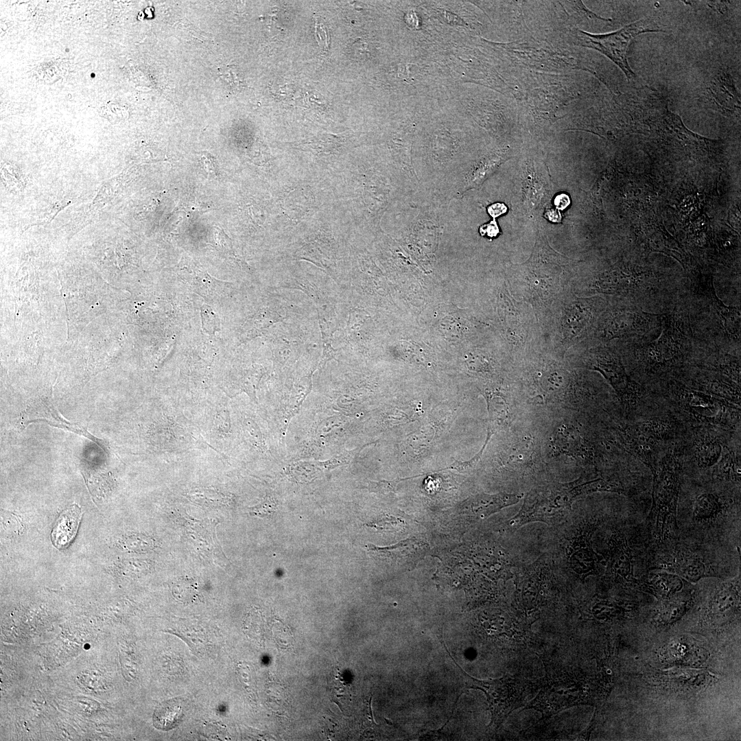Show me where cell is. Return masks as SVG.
Wrapping results in <instances>:
<instances>
[{"label": "cell", "instance_id": "obj_39", "mask_svg": "<svg viewBox=\"0 0 741 741\" xmlns=\"http://www.w3.org/2000/svg\"><path fill=\"white\" fill-rule=\"evenodd\" d=\"M479 232L482 236L492 239L499 235V229L496 221L493 220L488 224L482 225L479 228Z\"/></svg>", "mask_w": 741, "mask_h": 741}, {"label": "cell", "instance_id": "obj_21", "mask_svg": "<svg viewBox=\"0 0 741 741\" xmlns=\"http://www.w3.org/2000/svg\"><path fill=\"white\" fill-rule=\"evenodd\" d=\"M311 204L312 196L305 189H295L283 197V211L291 218L301 217L309 211Z\"/></svg>", "mask_w": 741, "mask_h": 741}, {"label": "cell", "instance_id": "obj_19", "mask_svg": "<svg viewBox=\"0 0 741 741\" xmlns=\"http://www.w3.org/2000/svg\"><path fill=\"white\" fill-rule=\"evenodd\" d=\"M713 478L740 484V455L725 446L715 464Z\"/></svg>", "mask_w": 741, "mask_h": 741}, {"label": "cell", "instance_id": "obj_13", "mask_svg": "<svg viewBox=\"0 0 741 741\" xmlns=\"http://www.w3.org/2000/svg\"><path fill=\"white\" fill-rule=\"evenodd\" d=\"M608 572L616 578L637 584L633 575V556L624 536L612 537L609 543Z\"/></svg>", "mask_w": 741, "mask_h": 741}, {"label": "cell", "instance_id": "obj_40", "mask_svg": "<svg viewBox=\"0 0 741 741\" xmlns=\"http://www.w3.org/2000/svg\"><path fill=\"white\" fill-rule=\"evenodd\" d=\"M506 211V206L501 202L493 203L487 208L488 213L494 219L505 213Z\"/></svg>", "mask_w": 741, "mask_h": 741}, {"label": "cell", "instance_id": "obj_3", "mask_svg": "<svg viewBox=\"0 0 741 741\" xmlns=\"http://www.w3.org/2000/svg\"><path fill=\"white\" fill-rule=\"evenodd\" d=\"M671 390L678 407L695 422L725 429L740 422V408L734 403L677 383Z\"/></svg>", "mask_w": 741, "mask_h": 741}, {"label": "cell", "instance_id": "obj_16", "mask_svg": "<svg viewBox=\"0 0 741 741\" xmlns=\"http://www.w3.org/2000/svg\"><path fill=\"white\" fill-rule=\"evenodd\" d=\"M695 462L702 469L716 464L722 451V441L714 432L703 429L697 432L693 440Z\"/></svg>", "mask_w": 741, "mask_h": 741}, {"label": "cell", "instance_id": "obj_6", "mask_svg": "<svg viewBox=\"0 0 741 741\" xmlns=\"http://www.w3.org/2000/svg\"><path fill=\"white\" fill-rule=\"evenodd\" d=\"M569 259L549 247L545 239L537 240L530 258L523 266L526 270L528 283L541 298L546 299L561 287V277Z\"/></svg>", "mask_w": 741, "mask_h": 741}, {"label": "cell", "instance_id": "obj_28", "mask_svg": "<svg viewBox=\"0 0 741 741\" xmlns=\"http://www.w3.org/2000/svg\"><path fill=\"white\" fill-rule=\"evenodd\" d=\"M242 425L252 445L261 451H266L265 439L257 423L250 418H245Z\"/></svg>", "mask_w": 741, "mask_h": 741}, {"label": "cell", "instance_id": "obj_33", "mask_svg": "<svg viewBox=\"0 0 741 741\" xmlns=\"http://www.w3.org/2000/svg\"><path fill=\"white\" fill-rule=\"evenodd\" d=\"M277 502L271 496L265 497L257 505L250 508V515L257 517H266L273 514L277 509Z\"/></svg>", "mask_w": 741, "mask_h": 741}, {"label": "cell", "instance_id": "obj_35", "mask_svg": "<svg viewBox=\"0 0 741 741\" xmlns=\"http://www.w3.org/2000/svg\"><path fill=\"white\" fill-rule=\"evenodd\" d=\"M196 585H195V583H192V580L185 579V580H178L173 586L172 590H173V593H174V594L180 593L183 594L185 593V599H189L190 598L191 595L193 597L195 596V593H196ZM183 594H181L178 597V598H180ZM184 595L183 596L181 599H183V598L184 597Z\"/></svg>", "mask_w": 741, "mask_h": 741}, {"label": "cell", "instance_id": "obj_4", "mask_svg": "<svg viewBox=\"0 0 741 741\" xmlns=\"http://www.w3.org/2000/svg\"><path fill=\"white\" fill-rule=\"evenodd\" d=\"M661 31L651 19H645L627 25L618 31L593 34L580 30L576 32L578 45L600 51L615 63L628 78L634 77L627 60L628 45L637 35L650 32Z\"/></svg>", "mask_w": 741, "mask_h": 741}, {"label": "cell", "instance_id": "obj_18", "mask_svg": "<svg viewBox=\"0 0 741 741\" xmlns=\"http://www.w3.org/2000/svg\"><path fill=\"white\" fill-rule=\"evenodd\" d=\"M645 285V277L635 272H614L600 279L597 286L606 293L629 294Z\"/></svg>", "mask_w": 741, "mask_h": 741}, {"label": "cell", "instance_id": "obj_37", "mask_svg": "<svg viewBox=\"0 0 741 741\" xmlns=\"http://www.w3.org/2000/svg\"><path fill=\"white\" fill-rule=\"evenodd\" d=\"M685 607V602H670L663 604L661 609L662 615L666 619L672 620L678 617Z\"/></svg>", "mask_w": 741, "mask_h": 741}, {"label": "cell", "instance_id": "obj_23", "mask_svg": "<svg viewBox=\"0 0 741 741\" xmlns=\"http://www.w3.org/2000/svg\"><path fill=\"white\" fill-rule=\"evenodd\" d=\"M485 397L489 415L488 435L491 436L506 423L508 409L506 401L502 397L490 394Z\"/></svg>", "mask_w": 741, "mask_h": 741}, {"label": "cell", "instance_id": "obj_15", "mask_svg": "<svg viewBox=\"0 0 741 741\" xmlns=\"http://www.w3.org/2000/svg\"><path fill=\"white\" fill-rule=\"evenodd\" d=\"M696 283L697 288L706 295L720 318L722 325L728 335L735 339H740V308L727 306L718 297L711 277L703 278Z\"/></svg>", "mask_w": 741, "mask_h": 741}, {"label": "cell", "instance_id": "obj_36", "mask_svg": "<svg viewBox=\"0 0 741 741\" xmlns=\"http://www.w3.org/2000/svg\"><path fill=\"white\" fill-rule=\"evenodd\" d=\"M487 443H488V440H486L485 443H484L483 447L480 449V451L472 459L469 460V461L459 462V461L456 460L454 463H452L448 467H446V468H445L443 469H440V471L445 470V469H454V470H456L458 471H467L469 469H472L473 467H475V465L477 464V462H478L480 458L482 457V453L484 451V449Z\"/></svg>", "mask_w": 741, "mask_h": 741}, {"label": "cell", "instance_id": "obj_5", "mask_svg": "<svg viewBox=\"0 0 741 741\" xmlns=\"http://www.w3.org/2000/svg\"><path fill=\"white\" fill-rule=\"evenodd\" d=\"M661 327L659 338L639 352V360L650 370L666 369L678 363L689 346V338L676 318L662 314Z\"/></svg>", "mask_w": 741, "mask_h": 741}, {"label": "cell", "instance_id": "obj_14", "mask_svg": "<svg viewBox=\"0 0 741 741\" xmlns=\"http://www.w3.org/2000/svg\"><path fill=\"white\" fill-rule=\"evenodd\" d=\"M46 421L53 426L64 427L68 430L83 434L86 437L95 440L89 433L82 429L78 425H72L59 416L58 412L54 408L53 402L47 398H41L33 401L23 412L21 416V423L27 425L31 422L36 421Z\"/></svg>", "mask_w": 741, "mask_h": 741}, {"label": "cell", "instance_id": "obj_27", "mask_svg": "<svg viewBox=\"0 0 741 741\" xmlns=\"http://www.w3.org/2000/svg\"><path fill=\"white\" fill-rule=\"evenodd\" d=\"M504 157V156L502 154H495L481 161L474 170V172H473V179L471 180L473 183H475L474 185H478V184L482 183L484 178L499 165Z\"/></svg>", "mask_w": 741, "mask_h": 741}, {"label": "cell", "instance_id": "obj_24", "mask_svg": "<svg viewBox=\"0 0 741 741\" xmlns=\"http://www.w3.org/2000/svg\"><path fill=\"white\" fill-rule=\"evenodd\" d=\"M181 716V707L174 701H169L158 707L154 712L153 721L156 728L168 730L179 722Z\"/></svg>", "mask_w": 741, "mask_h": 741}, {"label": "cell", "instance_id": "obj_1", "mask_svg": "<svg viewBox=\"0 0 741 741\" xmlns=\"http://www.w3.org/2000/svg\"><path fill=\"white\" fill-rule=\"evenodd\" d=\"M611 482L602 478L583 481V478L569 483H554L530 490L519 513L508 521L515 530L523 525L542 521L549 525L561 522L572 510L578 496L598 491H611Z\"/></svg>", "mask_w": 741, "mask_h": 741}, {"label": "cell", "instance_id": "obj_42", "mask_svg": "<svg viewBox=\"0 0 741 741\" xmlns=\"http://www.w3.org/2000/svg\"><path fill=\"white\" fill-rule=\"evenodd\" d=\"M569 204V198L565 194L557 196L555 198V205L559 209H563Z\"/></svg>", "mask_w": 741, "mask_h": 741}, {"label": "cell", "instance_id": "obj_41", "mask_svg": "<svg viewBox=\"0 0 741 741\" xmlns=\"http://www.w3.org/2000/svg\"><path fill=\"white\" fill-rule=\"evenodd\" d=\"M202 161L203 162L202 163L204 165V167L207 172L213 173L215 172V163L213 161V158L212 156H211L207 153L202 156Z\"/></svg>", "mask_w": 741, "mask_h": 741}, {"label": "cell", "instance_id": "obj_7", "mask_svg": "<svg viewBox=\"0 0 741 741\" xmlns=\"http://www.w3.org/2000/svg\"><path fill=\"white\" fill-rule=\"evenodd\" d=\"M590 365L609 381L624 405L628 408L637 406L642 399V388L628 376L618 357L607 353H598L591 359Z\"/></svg>", "mask_w": 741, "mask_h": 741}, {"label": "cell", "instance_id": "obj_30", "mask_svg": "<svg viewBox=\"0 0 741 741\" xmlns=\"http://www.w3.org/2000/svg\"><path fill=\"white\" fill-rule=\"evenodd\" d=\"M218 73L220 78L233 91H238L242 87L243 81L235 66L228 65L220 67Z\"/></svg>", "mask_w": 741, "mask_h": 741}, {"label": "cell", "instance_id": "obj_34", "mask_svg": "<svg viewBox=\"0 0 741 741\" xmlns=\"http://www.w3.org/2000/svg\"><path fill=\"white\" fill-rule=\"evenodd\" d=\"M215 425L220 434L222 435L229 434L231 419L229 412L226 409H221L217 412L215 416Z\"/></svg>", "mask_w": 741, "mask_h": 741}, {"label": "cell", "instance_id": "obj_9", "mask_svg": "<svg viewBox=\"0 0 741 741\" xmlns=\"http://www.w3.org/2000/svg\"><path fill=\"white\" fill-rule=\"evenodd\" d=\"M427 544L416 538H410L387 547L367 544V552L375 560L400 568H411L423 558Z\"/></svg>", "mask_w": 741, "mask_h": 741}, {"label": "cell", "instance_id": "obj_25", "mask_svg": "<svg viewBox=\"0 0 741 741\" xmlns=\"http://www.w3.org/2000/svg\"><path fill=\"white\" fill-rule=\"evenodd\" d=\"M224 283L205 272L198 270L196 273L195 288L202 296H215L214 295L218 294V290H222Z\"/></svg>", "mask_w": 741, "mask_h": 741}, {"label": "cell", "instance_id": "obj_8", "mask_svg": "<svg viewBox=\"0 0 741 741\" xmlns=\"http://www.w3.org/2000/svg\"><path fill=\"white\" fill-rule=\"evenodd\" d=\"M662 315L637 309L618 310L604 320V333L608 338L633 336L661 326Z\"/></svg>", "mask_w": 741, "mask_h": 741}, {"label": "cell", "instance_id": "obj_22", "mask_svg": "<svg viewBox=\"0 0 741 741\" xmlns=\"http://www.w3.org/2000/svg\"><path fill=\"white\" fill-rule=\"evenodd\" d=\"M648 584L659 594L666 596L679 591L683 582L677 574L659 569L651 573Z\"/></svg>", "mask_w": 741, "mask_h": 741}, {"label": "cell", "instance_id": "obj_38", "mask_svg": "<svg viewBox=\"0 0 741 741\" xmlns=\"http://www.w3.org/2000/svg\"><path fill=\"white\" fill-rule=\"evenodd\" d=\"M397 484V481H379V482H370L369 483V489L375 493H386L392 491H395V486Z\"/></svg>", "mask_w": 741, "mask_h": 741}, {"label": "cell", "instance_id": "obj_20", "mask_svg": "<svg viewBox=\"0 0 741 741\" xmlns=\"http://www.w3.org/2000/svg\"><path fill=\"white\" fill-rule=\"evenodd\" d=\"M722 499L711 493H703L696 497L692 515L698 521H708L716 519L722 511Z\"/></svg>", "mask_w": 741, "mask_h": 741}, {"label": "cell", "instance_id": "obj_2", "mask_svg": "<svg viewBox=\"0 0 741 741\" xmlns=\"http://www.w3.org/2000/svg\"><path fill=\"white\" fill-rule=\"evenodd\" d=\"M650 471L653 482L650 517L653 534L662 541L678 529L677 511L682 465L675 448H669Z\"/></svg>", "mask_w": 741, "mask_h": 741}, {"label": "cell", "instance_id": "obj_17", "mask_svg": "<svg viewBox=\"0 0 741 741\" xmlns=\"http://www.w3.org/2000/svg\"><path fill=\"white\" fill-rule=\"evenodd\" d=\"M82 517L81 508L73 504L64 510L53 528L51 541L59 549H64L75 538Z\"/></svg>", "mask_w": 741, "mask_h": 741}, {"label": "cell", "instance_id": "obj_26", "mask_svg": "<svg viewBox=\"0 0 741 741\" xmlns=\"http://www.w3.org/2000/svg\"><path fill=\"white\" fill-rule=\"evenodd\" d=\"M321 469L316 462L299 461L291 464L289 466L290 473L297 480L307 481L317 475Z\"/></svg>", "mask_w": 741, "mask_h": 741}, {"label": "cell", "instance_id": "obj_31", "mask_svg": "<svg viewBox=\"0 0 741 741\" xmlns=\"http://www.w3.org/2000/svg\"><path fill=\"white\" fill-rule=\"evenodd\" d=\"M345 421V417L340 414L327 417L317 425L315 434L318 438L326 437L335 430L340 428Z\"/></svg>", "mask_w": 741, "mask_h": 741}, {"label": "cell", "instance_id": "obj_10", "mask_svg": "<svg viewBox=\"0 0 741 741\" xmlns=\"http://www.w3.org/2000/svg\"><path fill=\"white\" fill-rule=\"evenodd\" d=\"M622 446L650 469L657 463L661 442L643 430L637 423L629 425L620 432Z\"/></svg>", "mask_w": 741, "mask_h": 741}, {"label": "cell", "instance_id": "obj_32", "mask_svg": "<svg viewBox=\"0 0 741 741\" xmlns=\"http://www.w3.org/2000/svg\"><path fill=\"white\" fill-rule=\"evenodd\" d=\"M262 377V368L257 366L250 368L246 371L242 382V389L252 399H255V391Z\"/></svg>", "mask_w": 741, "mask_h": 741}, {"label": "cell", "instance_id": "obj_11", "mask_svg": "<svg viewBox=\"0 0 741 741\" xmlns=\"http://www.w3.org/2000/svg\"><path fill=\"white\" fill-rule=\"evenodd\" d=\"M659 567L694 583L704 577L716 576V572L709 563L700 556L690 554H677Z\"/></svg>", "mask_w": 741, "mask_h": 741}, {"label": "cell", "instance_id": "obj_29", "mask_svg": "<svg viewBox=\"0 0 741 741\" xmlns=\"http://www.w3.org/2000/svg\"><path fill=\"white\" fill-rule=\"evenodd\" d=\"M200 315L202 329L206 333L213 335L220 330V318L211 306L207 304L203 305L200 309Z\"/></svg>", "mask_w": 741, "mask_h": 741}, {"label": "cell", "instance_id": "obj_12", "mask_svg": "<svg viewBox=\"0 0 741 741\" xmlns=\"http://www.w3.org/2000/svg\"><path fill=\"white\" fill-rule=\"evenodd\" d=\"M521 497L519 494L508 493L478 495L463 504L462 513L476 519H484L506 506L516 504Z\"/></svg>", "mask_w": 741, "mask_h": 741}]
</instances>
